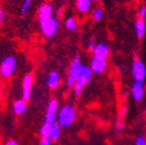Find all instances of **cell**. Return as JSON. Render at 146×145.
Wrapping results in <instances>:
<instances>
[{
  "label": "cell",
  "instance_id": "cell-1",
  "mask_svg": "<svg viewBox=\"0 0 146 145\" xmlns=\"http://www.w3.org/2000/svg\"><path fill=\"white\" fill-rule=\"evenodd\" d=\"M75 118H76V112L74 110V107L70 105H65L61 108L60 112H58V115H57L58 121L57 122L61 126L68 127L75 121Z\"/></svg>",
  "mask_w": 146,
  "mask_h": 145
},
{
  "label": "cell",
  "instance_id": "cell-2",
  "mask_svg": "<svg viewBox=\"0 0 146 145\" xmlns=\"http://www.w3.org/2000/svg\"><path fill=\"white\" fill-rule=\"evenodd\" d=\"M92 76H93L92 69L89 67H86L83 64V67H82L81 71H80V74H78V76L76 78V82L74 84V92H75L76 95H80V94L82 93L84 86L90 81Z\"/></svg>",
  "mask_w": 146,
  "mask_h": 145
},
{
  "label": "cell",
  "instance_id": "cell-3",
  "mask_svg": "<svg viewBox=\"0 0 146 145\" xmlns=\"http://www.w3.org/2000/svg\"><path fill=\"white\" fill-rule=\"evenodd\" d=\"M17 68V59L14 56H6L0 62V75L7 78L13 75Z\"/></svg>",
  "mask_w": 146,
  "mask_h": 145
},
{
  "label": "cell",
  "instance_id": "cell-4",
  "mask_svg": "<svg viewBox=\"0 0 146 145\" xmlns=\"http://www.w3.org/2000/svg\"><path fill=\"white\" fill-rule=\"evenodd\" d=\"M82 67H83V64L81 63L80 56H75L74 60H72V62H71V64H70L68 77H67V84L69 87H74V84L76 82V78L80 74V71H81Z\"/></svg>",
  "mask_w": 146,
  "mask_h": 145
},
{
  "label": "cell",
  "instance_id": "cell-5",
  "mask_svg": "<svg viewBox=\"0 0 146 145\" xmlns=\"http://www.w3.org/2000/svg\"><path fill=\"white\" fill-rule=\"evenodd\" d=\"M40 30L43 32V35L45 37L50 38V37H54L56 35L57 30H58V20L55 17H51L44 21L40 23Z\"/></svg>",
  "mask_w": 146,
  "mask_h": 145
},
{
  "label": "cell",
  "instance_id": "cell-6",
  "mask_svg": "<svg viewBox=\"0 0 146 145\" xmlns=\"http://www.w3.org/2000/svg\"><path fill=\"white\" fill-rule=\"evenodd\" d=\"M132 75H133V78L135 80V82H141L146 78V66L145 63L137 59L134 60L133 64H132Z\"/></svg>",
  "mask_w": 146,
  "mask_h": 145
},
{
  "label": "cell",
  "instance_id": "cell-7",
  "mask_svg": "<svg viewBox=\"0 0 146 145\" xmlns=\"http://www.w3.org/2000/svg\"><path fill=\"white\" fill-rule=\"evenodd\" d=\"M57 110H58V102L52 99L49 101V104L46 106V112H45V124L52 125L54 122H56L57 119Z\"/></svg>",
  "mask_w": 146,
  "mask_h": 145
},
{
  "label": "cell",
  "instance_id": "cell-8",
  "mask_svg": "<svg viewBox=\"0 0 146 145\" xmlns=\"http://www.w3.org/2000/svg\"><path fill=\"white\" fill-rule=\"evenodd\" d=\"M32 86H33V76L31 74L25 75L23 80V88H21V99L27 101L31 98V92H32Z\"/></svg>",
  "mask_w": 146,
  "mask_h": 145
},
{
  "label": "cell",
  "instance_id": "cell-9",
  "mask_svg": "<svg viewBox=\"0 0 146 145\" xmlns=\"http://www.w3.org/2000/svg\"><path fill=\"white\" fill-rule=\"evenodd\" d=\"M93 72H96V74H101L104 72L107 68V61L104 59H98V57H93L90 61V67Z\"/></svg>",
  "mask_w": 146,
  "mask_h": 145
},
{
  "label": "cell",
  "instance_id": "cell-10",
  "mask_svg": "<svg viewBox=\"0 0 146 145\" xmlns=\"http://www.w3.org/2000/svg\"><path fill=\"white\" fill-rule=\"evenodd\" d=\"M109 55V48L105 43H99L93 49V57H98V59L106 60Z\"/></svg>",
  "mask_w": 146,
  "mask_h": 145
},
{
  "label": "cell",
  "instance_id": "cell-11",
  "mask_svg": "<svg viewBox=\"0 0 146 145\" xmlns=\"http://www.w3.org/2000/svg\"><path fill=\"white\" fill-rule=\"evenodd\" d=\"M132 98L134 101H141L145 94V88L144 84L141 82H134V84L132 86Z\"/></svg>",
  "mask_w": 146,
  "mask_h": 145
},
{
  "label": "cell",
  "instance_id": "cell-12",
  "mask_svg": "<svg viewBox=\"0 0 146 145\" xmlns=\"http://www.w3.org/2000/svg\"><path fill=\"white\" fill-rule=\"evenodd\" d=\"M52 16V7H51V5L49 4H44L42 5L39 7V11H38V19H39V23H42V21H44Z\"/></svg>",
  "mask_w": 146,
  "mask_h": 145
},
{
  "label": "cell",
  "instance_id": "cell-13",
  "mask_svg": "<svg viewBox=\"0 0 146 145\" xmlns=\"http://www.w3.org/2000/svg\"><path fill=\"white\" fill-rule=\"evenodd\" d=\"M61 81V77H60V74H58L57 71H51L49 72L48 75V78H46V84L50 87V88H56V87L58 86V83H60Z\"/></svg>",
  "mask_w": 146,
  "mask_h": 145
},
{
  "label": "cell",
  "instance_id": "cell-14",
  "mask_svg": "<svg viewBox=\"0 0 146 145\" xmlns=\"http://www.w3.org/2000/svg\"><path fill=\"white\" fill-rule=\"evenodd\" d=\"M26 108H27V104H26V101L23 100V99H18V100H16L13 102V111L18 115L24 114L25 111H26Z\"/></svg>",
  "mask_w": 146,
  "mask_h": 145
},
{
  "label": "cell",
  "instance_id": "cell-15",
  "mask_svg": "<svg viewBox=\"0 0 146 145\" xmlns=\"http://www.w3.org/2000/svg\"><path fill=\"white\" fill-rule=\"evenodd\" d=\"M135 33L137 36L139 38H143L144 36L146 35V23H145V20L144 19H140V18H138L135 20Z\"/></svg>",
  "mask_w": 146,
  "mask_h": 145
},
{
  "label": "cell",
  "instance_id": "cell-16",
  "mask_svg": "<svg viewBox=\"0 0 146 145\" xmlns=\"http://www.w3.org/2000/svg\"><path fill=\"white\" fill-rule=\"evenodd\" d=\"M61 127H62V126L58 124L57 121L54 122V124L50 126V136H49V138L52 140V142L57 140V139L61 137Z\"/></svg>",
  "mask_w": 146,
  "mask_h": 145
},
{
  "label": "cell",
  "instance_id": "cell-17",
  "mask_svg": "<svg viewBox=\"0 0 146 145\" xmlns=\"http://www.w3.org/2000/svg\"><path fill=\"white\" fill-rule=\"evenodd\" d=\"M93 0H76V7L81 13L89 12Z\"/></svg>",
  "mask_w": 146,
  "mask_h": 145
},
{
  "label": "cell",
  "instance_id": "cell-18",
  "mask_svg": "<svg viewBox=\"0 0 146 145\" xmlns=\"http://www.w3.org/2000/svg\"><path fill=\"white\" fill-rule=\"evenodd\" d=\"M65 27L70 31H75L76 27H77V23H76L75 18H72V17L67 18V20H65Z\"/></svg>",
  "mask_w": 146,
  "mask_h": 145
},
{
  "label": "cell",
  "instance_id": "cell-19",
  "mask_svg": "<svg viewBox=\"0 0 146 145\" xmlns=\"http://www.w3.org/2000/svg\"><path fill=\"white\" fill-rule=\"evenodd\" d=\"M50 126L51 125H48V124H45V122L42 125V127L39 130L42 138H49V136H50Z\"/></svg>",
  "mask_w": 146,
  "mask_h": 145
},
{
  "label": "cell",
  "instance_id": "cell-20",
  "mask_svg": "<svg viewBox=\"0 0 146 145\" xmlns=\"http://www.w3.org/2000/svg\"><path fill=\"white\" fill-rule=\"evenodd\" d=\"M92 17H93V19L95 21L102 20V18H104V10H102V9H95L93 11Z\"/></svg>",
  "mask_w": 146,
  "mask_h": 145
},
{
  "label": "cell",
  "instance_id": "cell-21",
  "mask_svg": "<svg viewBox=\"0 0 146 145\" xmlns=\"http://www.w3.org/2000/svg\"><path fill=\"white\" fill-rule=\"evenodd\" d=\"M32 0H24L23 4H21V13L25 14L29 10H30V6H31Z\"/></svg>",
  "mask_w": 146,
  "mask_h": 145
},
{
  "label": "cell",
  "instance_id": "cell-22",
  "mask_svg": "<svg viewBox=\"0 0 146 145\" xmlns=\"http://www.w3.org/2000/svg\"><path fill=\"white\" fill-rule=\"evenodd\" d=\"M138 16L140 19H145L146 18V6H140L139 10H138Z\"/></svg>",
  "mask_w": 146,
  "mask_h": 145
},
{
  "label": "cell",
  "instance_id": "cell-23",
  "mask_svg": "<svg viewBox=\"0 0 146 145\" xmlns=\"http://www.w3.org/2000/svg\"><path fill=\"white\" fill-rule=\"evenodd\" d=\"M135 145H146V138L143 136H139V137H137V139H135Z\"/></svg>",
  "mask_w": 146,
  "mask_h": 145
},
{
  "label": "cell",
  "instance_id": "cell-24",
  "mask_svg": "<svg viewBox=\"0 0 146 145\" xmlns=\"http://www.w3.org/2000/svg\"><path fill=\"white\" fill-rule=\"evenodd\" d=\"M6 20V13H5V10L0 7V26H1Z\"/></svg>",
  "mask_w": 146,
  "mask_h": 145
},
{
  "label": "cell",
  "instance_id": "cell-25",
  "mask_svg": "<svg viewBox=\"0 0 146 145\" xmlns=\"http://www.w3.org/2000/svg\"><path fill=\"white\" fill-rule=\"evenodd\" d=\"M39 145H52V140L50 138H42Z\"/></svg>",
  "mask_w": 146,
  "mask_h": 145
},
{
  "label": "cell",
  "instance_id": "cell-26",
  "mask_svg": "<svg viewBox=\"0 0 146 145\" xmlns=\"http://www.w3.org/2000/svg\"><path fill=\"white\" fill-rule=\"evenodd\" d=\"M115 127H116V130H118V131H123V127H125V126H123V122H121V121H118V122H116V125H115Z\"/></svg>",
  "mask_w": 146,
  "mask_h": 145
},
{
  "label": "cell",
  "instance_id": "cell-27",
  "mask_svg": "<svg viewBox=\"0 0 146 145\" xmlns=\"http://www.w3.org/2000/svg\"><path fill=\"white\" fill-rule=\"evenodd\" d=\"M5 145H18V142L17 140H14V139H10V140H7Z\"/></svg>",
  "mask_w": 146,
  "mask_h": 145
},
{
  "label": "cell",
  "instance_id": "cell-28",
  "mask_svg": "<svg viewBox=\"0 0 146 145\" xmlns=\"http://www.w3.org/2000/svg\"><path fill=\"white\" fill-rule=\"evenodd\" d=\"M95 45H96L95 43H94L93 41H90V42H89V44H88V48H89V50H92V51H93V49L95 48Z\"/></svg>",
  "mask_w": 146,
  "mask_h": 145
},
{
  "label": "cell",
  "instance_id": "cell-29",
  "mask_svg": "<svg viewBox=\"0 0 146 145\" xmlns=\"http://www.w3.org/2000/svg\"><path fill=\"white\" fill-rule=\"evenodd\" d=\"M127 113V107L125 106V107H123L122 108V111H121V115H122V117H125V114Z\"/></svg>",
  "mask_w": 146,
  "mask_h": 145
},
{
  "label": "cell",
  "instance_id": "cell-30",
  "mask_svg": "<svg viewBox=\"0 0 146 145\" xmlns=\"http://www.w3.org/2000/svg\"><path fill=\"white\" fill-rule=\"evenodd\" d=\"M1 94H3V84L0 83V96H1Z\"/></svg>",
  "mask_w": 146,
  "mask_h": 145
},
{
  "label": "cell",
  "instance_id": "cell-31",
  "mask_svg": "<svg viewBox=\"0 0 146 145\" xmlns=\"http://www.w3.org/2000/svg\"><path fill=\"white\" fill-rule=\"evenodd\" d=\"M93 1H102V0H93Z\"/></svg>",
  "mask_w": 146,
  "mask_h": 145
}]
</instances>
